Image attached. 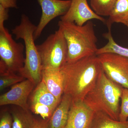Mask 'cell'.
<instances>
[{
    "mask_svg": "<svg viewBox=\"0 0 128 128\" xmlns=\"http://www.w3.org/2000/svg\"><path fill=\"white\" fill-rule=\"evenodd\" d=\"M102 68L96 55L66 63L60 70L63 78L64 94L72 100L83 101L94 87Z\"/></svg>",
    "mask_w": 128,
    "mask_h": 128,
    "instance_id": "cell-1",
    "label": "cell"
},
{
    "mask_svg": "<svg viewBox=\"0 0 128 128\" xmlns=\"http://www.w3.org/2000/svg\"><path fill=\"white\" fill-rule=\"evenodd\" d=\"M59 28L65 38L68 47L66 63H72L85 57L96 55L98 39L92 21L82 26L60 20Z\"/></svg>",
    "mask_w": 128,
    "mask_h": 128,
    "instance_id": "cell-2",
    "label": "cell"
},
{
    "mask_svg": "<svg viewBox=\"0 0 128 128\" xmlns=\"http://www.w3.org/2000/svg\"><path fill=\"white\" fill-rule=\"evenodd\" d=\"M122 88L108 78L102 70L83 102L96 112H102L112 119L119 120L120 101Z\"/></svg>",
    "mask_w": 128,
    "mask_h": 128,
    "instance_id": "cell-3",
    "label": "cell"
},
{
    "mask_svg": "<svg viewBox=\"0 0 128 128\" xmlns=\"http://www.w3.org/2000/svg\"><path fill=\"white\" fill-rule=\"evenodd\" d=\"M36 28L28 16L23 14L20 24L12 30L16 40L22 39L25 44V64L20 75L32 82L35 86L42 81V71L41 58L34 42V34Z\"/></svg>",
    "mask_w": 128,
    "mask_h": 128,
    "instance_id": "cell-4",
    "label": "cell"
},
{
    "mask_svg": "<svg viewBox=\"0 0 128 128\" xmlns=\"http://www.w3.org/2000/svg\"><path fill=\"white\" fill-rule=\"evenodd\" d=\"M41 58L42 70H60L66 63L68 47L65 38L58 28L42 43L36 45Z\"/></svg>",
    "mask_w": 128,
    "mask_h": 128,
    "instance_id": "cell-5",
    "label": "cell"
},
{
    "mask_svg": "<svg viewBox=\"0 0 128 128\" xmlns=\"http://www.w3.org/2000/svg\"><path fill=\"white\" fill-rule=\"evenodd\" d=\"M25 45L16 42L7 28L0 29V57L9 71L20 74L25 64Z\"/></svg>",
    "mask_w": 128,
    "mask_h": 128,
    "instance_id": "cell-6",
    "label": "cell"
},
{
    "mask_svg": "<svg viewBox=\"0 0 128 128\" xmlns=\"http://www.w3.org/2000/svg\"><path fill=\"white\" fill-rule=\"evenodd\" d=\"M59 104L42 80L30 94L28 104L32 112L42 119L49 120Z\"/></svg>",
    "mask_w": 128,
    "mask_h": 128,
    "instance_id": "cell-7",
    "label": "cell"
},
{
    "mask_svg": "<svg viewBox=\"0 0 128 128\" xmlns=\"http://www.w3.org/2000/svg\"><path fill=\"white\" fill-rule=\"evenodd\" d=\"M97 56L108 77L122 87L128 89V58L112 53Z\"/></svg>",
    "mask_w": 128,
    "mask_h": 128,
    "instance_id": "cell-8",
    "label": "cell"
},
{
    "mask_svg": "<svg viewBox=\"0 0 128 128\" xmlns=\"http://www.w3.org/2000/svg\"><path fill=\"white\" fill-rule=\"evenodd\" d=\"M42 9L40 21L34 32V40L38 39L48 24L54 18L63 16L70 6L71 0H37Z\"/></svg>",
    "mask_w": 128,
    "mask_h": 128,
    "instance_id": "cell-9",
    "label": "cell"
},
{
    "mask_svg": "<svg viewBox=\"0 0 128 128\" xmlns=\"http://www.w3.org/2000/svg\"><path fill=\"white\" fill-rule=\"evenodd\" d=\"M60 20L74 23L82 26L87 22L96 19L106 24V20L96 14L90 7L87 0H71V4L67 12L60 18Z\"/></svg>",
    "mask_w": 128,
    "mask_h": 128,
    "instance_id": "cell-10",
    "label": "cell"
},
{
    "mask_svg": "<svg viewBox=\"0 0 128 128\" xmlns=\"http://www.w3.org/2000/svg\"><path fill=\"white\" fill-rule=\"evenodd\" d=\"M34 84L26 79L14 85L9 91L0 96V105L12 104L28 110V98L32 92Z\"/></svg>",
    "mask_w": 128,
    "mask_h": 128,
    "instance_id": "cell-11",
    "label": "cell"
},
{
    "mask_svg": "<svg viewBox=\"0 0 128 128\" xmlns=\"http://www.w3.org/2000/svg\"><path fill=\"white\" fill-rule=\"evenodd\" d=\"M95 113L83 101L72 100L65 128H90Z\"/></svg>",
    "mask_w": 128,
    "mask_h": 128,
    "instance_id": "cell-12",
    "label": "cell"
},
{
    "mask_svg": "<svg viewBox=\"0 0 128 128\" xmlns=\"http://www.w3.org/2000/svg\"><path fill=\"white\" fill-rule=\"evenodd\" d=\"M48 90L60 102L64 94L63 80L60 70L43 69L42 80Z\"/></svg>",
    "mask_w": 128,
    "mask_h": 128,
    "instance_id": "cell-13",
    "label": "cell"
},
{
    "mask_svg": "<svg viewBox=\"0 0 128 128\" xmlns=\"http://www.w3.org/2000/svg\"><path fill=\"white\" fill-rule=\"evenodd\" d=\"M72 102L70 96L64 94L59 105L50 120L49 128H65Z\"/></svg>",
    "mask_w": 128,
    "mask_h": 128,
    "instance_id": "cell-14",
    "label": "cell"
},
{
    "mask_svg": "<svg viewBox=\"0 0 128 128\" xmlns=\"http://www.w3.org/2000/svg\"><path fill=\"white\" fill-rule=\"evenodd\" d=\"M114 23H121L128 27V0H118L106 22L108 28Z\"/></svg>",
    "mask_w": 128,
    "mask_h": 128,
    "instance_id": "cell-15",
    "label": "cell"
},
{
    "mask_svg": "<svg viewBox=\"0 0 128 128\" xmlns=\"http://www.w3.org/2000/svg\"><path fill=\"white\" fill-rule=\"evenodd\" d=\"M12 116V128H33L36 119L28 110L19 108L10 112Z\"/></svg>",
    "mask_w": 128,
    "mask_h": 128,
    "instance_id": "cell-16",
    "label": "cell"
},
{
    "mask_svg": "<svg viewBox=\"0 0 128 128\" xmlns=\"http://www.w3.org/2000/svg\"><path fill=\"white\" fill-rule=\"evenodd\" d=\"M90 128H128V120L121 122L112 119L102 112H97Z\"/></svg>",
    "mask_w": 128,
    "mask_h": 128,
    "instance_id": "cell-17",
    "label": "cell"
},
{
    "mask_svg": "<svg viewBox=\"0 0 128 128\" xmlns=\"http://www.w3.org/2000/svg\"><path fill=\"white\" fill-rule=\"evenodd\" d=\"M111 29H108V32L103 34L104 37L108 40L107 44L102 48L98 49L96 52V55L97 56L104 53H112L128 58V48L120 46L114 41L112 35Z\"/></svg>",
    "mask_w": 128,
    "mask_h": 128,
    "instance_id": "cell-18",
    "label": "cell"
},
{
    "mask_svg": "<svg viewBox=\"0 0 128 128\" xmlns=\"http://www.w3.org/2000/svg\"><path fill=\"white\" fill-rule=\"evenodd\" d=\"M118 0H90L92 10L98 16H108Z\"/></svg>",
    "mask_w": 128,
    "mask_h": 128,
    "instance_id": "cell-19",
    "label": "cell"
},
{
    "mask_svg": "<svg viewBox=\"0 0 128 128\" xmlns=\"http://www.w3.org/2000/svg\"><path fill=\"white\" fill-rule=\"evenodd\" d=\"M25 78L16 74L8 69L0 72V90L1 91L6 88L16 84L24 80Z\"/></svg>",
    "mask_w": 128,
    "mask_h": 128,
    "instance_id": "cell-20",
    "label": "cell"
},
{
    "mask_svg": "<svg viewBox=\"0 0 128 128\" xmlns=\"http://www.w3.org/2000/svg\"><path fill=\"white\" fill-rule=\"evenodd\" d=\"M119 121L124 122L128 120V89L122 88Z\"/></svg>",
    "mask_w": 128,
    "mask_h": 128,
    "instance_id": "cell-21",
    "label": "cell"
},
{
    "mask_svg": "<svg viewBox=\"0 0 128 128\" xmlns=\"http://www.w3.org/2000/svg\"><path fill=\"white\" fill-rule=\"evenodd\" d=\"M12 116L10 112L5 111L0 114V128H12Z\"/></svg>",
    "mask_w": 128,
    "mask_h": 128,
    "instance_id": "cell-22",
    "label": "cell"
},
{
    "mask_svg": "<svg viewBox=\"0 0 128 128\" xmlns=\"http://www.w3.org/2000/svg\"><path fill=\"white\" fill-rule=\"evenodd\" d=\"M9 9H6L0 5V29L4 27L5 21L8 19Z\"/></svg>",
    "mask_w": 128,
    "mask_h": 128,
    "instance_id": "cell-23",
    "label": "cell"
},
{
    "mask_svg": "<svg viewBox=\"0 0 128 128\" xmlns=\"http://www.w3.org/2000/svg\"><path fill=\"white\" fill-rule=\"evenodd\" d=\"M17 1L18 0H0V5L6 9H18Z\"/></svg>",
    "mask_w": 128,
    "mask_h": 128,
    "instance_id": "cell-24",
    "label": "cell"
},
{
    "mask_svg": "<svg viewBox=\"0 0 128 128\" xmlns=\"http://www.w3.org/2000/svg\"><path fill=\"white\" fill-rule=\"evenodd\" d=\"M50 120L36 119L33 128H49Z\"/></svg>",
    "mask_w": 128,
    "mask_h": 128,
    "instance_id": "cell-25",
    "label": "cell"
}]
</instances>
